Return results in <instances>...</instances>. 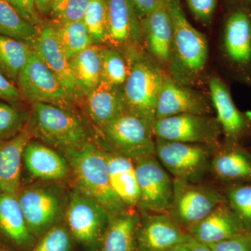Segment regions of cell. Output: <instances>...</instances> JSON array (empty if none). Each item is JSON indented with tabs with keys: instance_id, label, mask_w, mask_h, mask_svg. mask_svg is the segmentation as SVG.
I'll use <instances>...</instances> for the list:
<instances>
[{
	"instance_id": "obj_1",
	"label": "cell",
	"mask_w": 251,
	"mask_h": 251,
	"mask_svg": "<svg viewBox=\"0 0 251 251\" xmlns=\"http://www.w3.org/2000/svg\"><path fill=\"white\" fill-rule=\"evenodd\" d=\"M62 151L74 173L77 190L101 204L111 215L128 210L112 187L103 150L95 141Z\"/></svg>"
},
{
	"instance_id": "obj_2",
	"label": "cell",
	"mask_w": 251,
	"mask_h": 251,
	"mask_svg": "<svg viewBox=\"0 0 251 251\" xmlns=\"http://www.w3.org/2000/svg\"><path fill=\"white\" fill-rule=\"evenodd\" d=\"M27 125L31 134L50 147L75 149L95 141L88 125L75 111L44 103H32Z\"/></svg>"
},
{
	"instance_id": "obj_3",
	"label": "cell",
	"mask_w": 251,
	"mask_h": 251,
	"mask_svg": "<svg viewBox=\"0 0 251 251\" xmlns=\"http://www.w3.org/2000/svg\"><path fill=\"white\" fill-rule=\"evenodd\" d=\"M140 46L126 49L128 74L121 87L127 110L153 125L158 97L166 74Z\"/></svg>"
},
{
	"instance_id": "obj_4",
	"label": "cell",
	"mask_w": 251,
	"mask_h": 251,
	"mask_svg": "<svg viewBox=\"0 0 251 251\" xmlns=\"http://www.w3.org/2000/svg\"><path fill=\"white\" fill-rule=\"evenodd\" d=\"M94 140L104 150L137 161L156 156L152 125L128 111L112 121L94 128Z\"/></svg>"
},
{
	"instance_id": "obj_5",
	"label": "cell",
	"mask_w": 251,
	"mask_h": 251,
	"mask_svg": "<svg viewBox=\"0 0 251 251\" xmlns=\"http://www.w3.org/2000/svg\"><path fill=\"white\" fill-rule=\"evenodd\" d=\"M168 9L173 24L169 63L172 73L181 80L194 78L205 68L209 52L207 40L188 21L181 0H171Z\"/></svg>"
},
{
	"instance_id": "obj_6",
	"label": "cell",
	"mask_w": 251,
	"mask_h": 251,
	"mask_svg": "<svg viewBox=\"0 0 251 251\" xmlns=\"http://www.w3.org/2000/svg\"><path fill=\"white\" fill-rule=\"evenodd\" d=\"M224 63L237 80L251 85V6L232 8L221 36Z\"/></svg>"
},
{
	"instance_id": "obj_7",
	"label": "cell",
	"mask_w": 251,
	"mask_h": 251,
	"mask_svg": "<svg viewBox=\"0 0 251 251\" xmlns=\"http://www.w3.org/2000/svg\"><path fill=\"white\" fill-rule=\"evenodd\" d=\"M111 216L101 204L78 190L69 197L66 209L69 232L87 250H100Z\"/></svg>"
},
{
	"instance_id": "obj_8",
	"label": "cell",
	"mask_w": 251,
	"mask_h": 251,
	"mask_svg": "<svg viewBox=\"0 0 251 251\" xmlns=\"http://www.w3.org/2000/svg\"><path fill=\"white\" fill-rule=\"evenodd\" d=\"M16 85L23 99L31 103L52 104L68 109H75L77 104L34 49L18 75Z\"/></svg>"
},
{
	"instance_id": "obj_9",
	"label": "cell",
	"mask_w": 251,
	"mask_h": 251,
	"mask_svg": "<svg viewBox=\"0 0 251 251\" xmlns=\"http://www.w3.org/2000/svg\"><path fill=\"white\" fill-rule=\"evenodd\" d=\"M227 198L213 188L184 180L173 179V196L168 214L182 227L199 222Z\"/></svg>"
},
{
	"instance_id": "obj_10",
	"label": "cell",
	"mask_w": 251,
	"mask_h": 251,
	"mask_svg": "<svg viewBox=\"0 0 251 251\" xmlns=\"http://www.w3.org/2000/svg\"><path fill=\"white\" fill-rule=\"evenodd\" d=\"M152 132L156 139L212 145L217 144L222 129L214 117L180 114L155 120Z\"/></svg>"
},
{
	"instance_id": "obj_11",
	"label": "cell",
	"mask_w": 251,
	"mask_h": 251,
	"mask_svg": "<svg viewBox=\"0 0 251 251\" xmlns=\"http://www.w3.org/2000/svg\"><path fill=\"white\" fill-rule=\"evenodd\" d=\"M140 191L138 205L148 214H168L173 196V179L156 156L135 161Z\"/></svg>"
},
{
	"instance_id": "obj_12",
	"label": "cell",
	"mask_w": 251,
	"mask_h": 251,
	"mask_svg": "<svg viewBox=\"0 0 251 251\" xmlns=\"http://www.w3.org/2000/svg\"><path fill=\"white\" fill-rule=\"evenodd\" d=\"M156 139V156L175 179L196 183L209 165V153L202 145Z\"/></svg>"
},
{
	"instance_id": "obj_13",
	"label": "cell",
	"mask_w": 251,
	"mask_h": 251,
	"mask_svg": "<svg viewBox=\"0 0 251 251\" xmlns=\"http://www.w3.org/2000/svg\"><path fill=\"white\" fill-rule=\"evenodd\" d=\"M18 198L28 228L34 237L44 235L57 225L62 215V198L52 188L44 186L21 188Z\"/></svg>"
},
{
	"instance_id": "obj_14",
	"label": "cell",
	"mask_w": 251,
	"mask_h": 251,
	"mask_svg": "<svg viewBox=\"0 0 251 251\" xmlns=\"http://www.w3.org/2000/svg\"><path fill=\"white\" fill-rule=\"evenodd\" d=\"M33 49L51 72L58 77L75 102L80 103L83 96L75 82L69 59L59 44L52 25L44 24L39 28Z\"/></svg>"
},
{
	"instance_id": "obj_15",
	"label": "cell",
	"mask_w": 251,
	"mask_h": 251,
	"mask_svg": "<svg viewBox=\"0 0 251 251\" xmlns=\"http://www.w3.org/2000/svg\"><path fill=\"white\" fill-rule=\"evenodd\" d=\"M210 112V105L202 94L178 83L166 74L157 103L156 120L180 114L206 115Z\"/></svg>"
},
{
	"instance_id": "obj_16",
	"label": "cell",
	"mask_w": 251,
	"mask_h": 251,
	"mask_svg": "<svg viewBox=\"0 0 251 251\" xmlns=\"http://www.w3.org/2000/svg\"><path fill=\"white\" fill-rule=\"evenodd\" d=\"M190 237L169 214H148L138 227V250L166 251Z\"/></svg>"
},
{
	"instance_id": "obj_17",
	"label": "cell",
	"mask_w": 251,
	"mask_h": 251,
	"mask_svg": "<svg viewBox=\"0 0 251 251\" xmlns=\"http://www.w3.org/2000/svg\"><path fill=\"white\" fill-rule=\"evenodd\" d=\"M108 42L114 47L144 44L141 21L130 0H108Z\"/></svg>"
},
{
	"instance_id": "obj_18",
	"label": "cell",
	"mask_w": 251,
	"mask_h": 251,
	"mask_svg": "<svg viewBox=\"0 0 251 251\" xmlns=\"http://www.w3.org/2000/svg\"><path fill=\"white\" fill-rule=\"evenodd\" d=\"M209 92L213 106L222 132L227 141L237 143L250 129L248 117L238 110L226 82L221 77H211Z\"/></svg>"
},
{
	"instance_id": "obj_19",
	"label": "cell",
	"mask_w": 251,
	"mask_h": 251,
	"mask_svg": "<svg viewBox=\"0 0 251 251\" xmlns=\"http://www.w3.org/2000/svg\"><path fill=\"white\" fill-rule=\"evenodd\" d=\"M185 229L191 237L206 245L249 231L227 202L217 206L204 219Z\"/></svg>"
},
{
	"instance_id": "obj_20",
	"label": "cell",
	"mask_w": 251,
	"mask_h": 251,
	"mask_svg": "<svg viewBox=\"0 0 251 251\" xmlns=\"http://www.w3.org/2000/svg\"><path fill=\"white\" fill-rule=\"evenodd\" d=\"M144 44L158 62L169 64L173 41V24L168 4L163 1L150 14L140 19Z\"/></svg>"
},
{
	"instance_id": "obj_21",
	"label": "cell",
	"mask_w": 251,
	"mask_h": 251,
	"mask_svg": "<svg viewBox=\"0 0 251 251\" xmlns=\"http://www.w3.org/2000/svg\"><path fill=\"white\" fill-rule=\"evenodd\" d=\"M79 103L82 105L94 128L103 126L128 111L121 87H113L103 81Z\"/></svg>"
},
{
	"instance_id": "obj_22",
	"label": "cell",
	"mask_w": 251,
	"mask_h": 251,
	"mask_svg": "<svg viewBox=\"0 0 251 251\" xmlns=\"http://www.w3.org/2000/svg\"><path fill=\"white\" fill-rule=\"evenodd\" d=\"M28 122V121H27ZM33 138L27 124L16 136L0 140V190L18 193L21 189L23 155Z\"/></svg>"
},
{
	"instance_id": "obj_23",
	"label": "cell",
	"mask_w": 251,
	"mask_h": 251,
	"mask_svg": "<svg viewBox=\"0 0 251 251\" xmlns=\"http://www.w3.org/2000/svg\"><path fill=\"white\" fill-rule=\"evenodd\" d=\"M23 161L33 176L43 180L64 179L70 171L65 157L50 147L31 140L25 148Z\"/></svg>"
},
{
	"instance_id": "obj_24",
	"label": "cell",
	"mask_w": 251,
	"mask_h": 251,
	"mask_svg": "<svg viewBox=\"0 0 251 251\" xmlns=\"http://www.w3.org/2000/svg\"><path fill=\"white\" fill-rule=\"evenodd\" d=\"M110 184L127 207L138 205L140 191L135 162L127 157L104 150Z\"/></svg>"
},
{
	"instance_id": "obj_25",
	"label": "cell",
	"mask_w": 251,
	"mask_h": 251,
	"mask_svg": "<svg viewBox=\"0 0 251 251\" xmlns=\"http://www.w3.org/2000/svg\"><path fill=\"white\" fill-rule=\"evenodd\" d=\"M0 234L18 247H28L34 237L23 216L18 193L0 190Z\"/></svg>"
},
{
	"instance_id": "obj_26",
	"label": "cell",
	"mask_w": 251,
	"mask_h": 251,
	"mask_svg": "<svg viewBox=\"0 0 251 251\" xmlns=\"http://www.w3.org/2000/svg\"><path fill=\"white\" fill-rule=\"evenodd\" d=\"M140 223L139 215L128 210L112 215L99 251H139Z\"/></svg>"
},
{
	"instance_id": "obj_27",
	"label": "cell",
	"mask_w": 251,
	"mask_h": 251,
	"mask_svg": "<svg viewBox=\"0 0 251 251\" xmlns=\"http://www.w3.org/2000/svg\"><path fill=\"white\" fill-rule=\"evenodd\" d=\"M100 46L93 44L69 59L73 75L83 97L91 93L101 80Z\"/></svg>"
},
{
	"instance_id": "obj_28",
	"label": "cell",
	"mask_w": 251,
	"mask_h": 251,
	"mask_svg": "<svg viewBox=\"0 0 251 251\" xmlns=\"http://www.w3.org/2000/svg\"><path fill=\"white\" fill-rule=\"evenodd\" d=\"M227 148L213 158L211 168L219 177L228 181L251 178V156L236 143L228 142Z\"/></svg>"
},
{
	"instance_id": "obj_29",
	"label": "cell",
	"mask_w": 251,
	"mask_h": 251,
	"mask_svg": "<svg viewBox=\"0 0 251 251\" xmlns=\"http://www.w3.org/2000/svg\"><path fill=\"white\" fill-rule=\"evenodd\" d=\"M39 31L7 1L0 0V35L22 41L33 49Z\"/></svg>"
},
{
	"instance_id": "obj_30",
	"label": "cell",
	"mask_w": 251,
	"mask_h": 251,
	"mask_svg": "<svg viewBox=\"0 0 251 251\" xmlns=\"http://www.w3.org/2000/svg\"><path fill=\"white\" fill-rule=\"evenodd\" d=\"M32 51V47L25 43L0 35V72L16 85Z\"/></svg>"
},
{
	"instance_id": "obj_31",
	"label": "cell",
	"mask_w": 251,
	"mask_h": 251,
	"mask_svg": "<svg viewBox=\"0 0 251 251\" xmlns=\"http://www.w3.org/2000/svg\"><path fill=\"white\" fill-rule=\"evenodd\" d=\"M52 25L59 44L69 59L94 44L82 21Z\"/></svg>"
},
{
	"instance_id": "obj_32",
	"label": "cell",
	"mask_w": 251,
	"mask_h": 251,
	"mask_svg": "<svg viewBox=\"0 0 251 251\" xmlns=\"http://www.w3.org/2000/svg\"><path fill=\"white\" fill-rule=\"evenodd\" d=\"M101 80L113 87H121L128 74V67L123 54L112 47L101 45Z\"/></svg>"
},
{
	"instance_id": "obj_33",
	"label": "cell",
	"mask_w": 251,
	"mask_h": 251,
	"mask_svg": "<svg viewBox=\"0 0 251 251\" xmlns=\"http://www.w3.org/2000/svg\"><path fill=\"white\" fill-rule=\"evenodd\" d=\"M82 21L94 44L108 42V0H90Z\"/></svg>"
},
{
	"instance_id": "obj_34",
	"label": "cell",
	"mask_w": 251,
	"mask_h": 251,
	"mask_svg": "<svg viewBox=\"0 0 251 251\" xmlns=\"http://www.w3.org/2000/svg\"><path fill=\"white\" fill-rule=\"evenodd\" d=\"M90 0H52L49 16L53 24L82 21Z\"/></svg>"
},
{
	"instance_id": "obj_35",
	"label": "cell",
	"mask_w": 251,
	"mask_h": 251,
	"mask_svg": "<svg viewBox=\"0 0 251 251\" xmlns=\"http://www.w3.org/2000/svg\"><path fill=\"white\" fill-rule=\"evenodd\" d=\"M26 115L9 102L0 100V140H6L21 133L27 125Z\"/></svg>"
},
{
	"instance_id": "obj_36",
	"label": "cell",
	"mask_w": 251,
	"mask_h": 251,
	"mask_svg": "<svg viewBox=\"0 0 251 251\" xmlns=\"http://www.w3.org/2000/svg\"><path fill=\"white\" fill-rule=\"evenodd\" d=\"M227 202L246 227L251 226V186L232 188L227 193Z\"/></svg>"
},
{
	"instance_id": "obj_37",
	"label": "cell",
	"mask_w": 251,
	"mask_h": 251,
	"mask_svg": "<svg viewBox=\"0 0 251 251\" xmlns=\"http://www.w3.org/2000/svg\"><path fill=\"white\" fill-rule=\"evenodd\" d=\"M71 234L64 226L56 225L36 244L33 251H71Z\"/></svg>"
},
{
	"instance_id": "obj_38",
	"label": "cell",
	"mask_w": 251,
	"mask_h": 251,
	"mask_svg": "<svg viewBox=\"0 0 251 251\" xmlns=\"http://www.w3.org/2000/svg\"><path fill=\"white\" fill-rule=\"evenodd\" d=\"M193 17L204 25L210 24L214 18L218 0H186Z\"/></svg>"
},
{
	"instance_id": "obj_39",
	"label": "cell",
	"mask_w": 251,
	"mask_h": 251,
	"mask_svg": "<svg viewBox=\"0 0 251 251\" xmlns=\"http://www.w3.org/2000/svg\"><path fill=\"white\" fill-rule=\"evenodd\" d=\"M207 246L211 251H251V233L248 231Z\"/></svg>"
},
{
	"instance_id": "obj_40",
	"label": "cell",
	"mask_w": 251,
	"mask_h": 251,
	"mask_svg": "<svg viewBox=\"0 0 251 251\" xmlns=\"http://www.w3.org/2000/svg\"><path fill=\"white\" fill-rule=\"evenodd\" d=\"M28 22L38 28L44 25L41 14L36 9L34 0H6Z\"/></svg>"
},
{
	"instance_id": "obj_41",
	"label": "cell",
	"mask_w": 251,
	"mask_h": 251,
	"mask_svg": "<svg viewBox=\"0 0 251 251\" xmlns=\"http://www.w3.org/2000/svg\"><path fill=\"white\" fill-rule=\"evenodd\" d=\"M0 100L15 103L23 99L17 85L0 72Z\"/></svg>"
},
{
	"instance_id": "obj_42",
	"label": "cell",
	"mask_w": 251,
	"mask_h": 251,
	"mask_svg": "<svg viewBox=\"0 0 251 251\" xmlns=\"http://www.w3.org/2000/svg\"><path fill=\"white\" fill-rule=\"evenodd\" d=\"M166 251H211L206 244L190 237Z\"/></svg>"
},
{
	"instance_id": "obj_43",
	"label": "cell",
	"mask_w": 251,
	"mask_h": 251,
	"mask_svg": "<svg viewBox=\"0 0 251 251\" xmlns=\"http://www.w3.org/2000/svg\"><path fill=\"white\" fill-rule=\"evenodd\" d=\"M140 19L150 14L156 9L161 0H130Z\"/></svg>"
},
{
	"instance_id": "obj_44",
	"label": "cell",
	"mask_w": 251,
	"mask_h": 251,
	"mask_svg": "<svg viewBox=\"0 0 251 251\" xmlns=\"http://www.w3.org/2000/svg\"><path fill=\"white\" fill-rule=\"evenodd\" d=\"M52 0H34L36 7L42 16L49 14L50 8Z\"/></svg>"
},
{
	"instance_id": "obj_45",
	"label": "cell",
	"mask_w": 251,
	"mask_h": 251,
	"mask_svg": "<svg viewBox=\"0 0 251 251\" xmlns=\"http://www.w3.org/2000/svg\"><path fill=\"white\" fill-rule=\"evenodd\" d=\"M228 1L232 8L236 7V6L251 5V0H228Z\"/></svg>"
},
{
	"instance_id": "obj_46",
	"label": "cell",
	"mask_w": 251,
	"mask_h": 251,
	"mask_svg": "<svg viewBox=\"0 0 251 251\" xmlns=\"http://www.w3.org/2000/svg\"><path fill=\"white\" fill-rule=\"evenodd\" d=\"M162 1H163V2L166 3V4H169L170 1H171V0H161Z\"/></svg>"
},
{
	"instance_id": "obj_47",
	"label": "cell",
	"mask_w": 251,
	"mask_h": 251,
	"mask_svg": "<svg viewBox=\"0 0 251 251\" xmlns=\"http://www.w3.org/2000/svg\"><path fill=\"white\" fill-rule=\"evenodd\" d=\"M0 251H9L6 250V249H1V248H0Z\"/></svg>"
}]
</instances>
